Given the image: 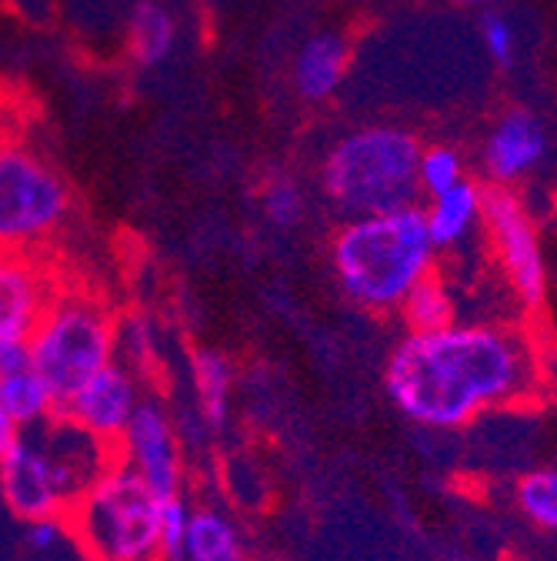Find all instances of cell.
Here are the masks:
<instances>
[{
	"label": "cell",
	"mask_w": 557,
	"mask_h": 561,
	"mask_svg": "<svg viewBox=\"0 0 557 561\" xmlns=\"http://www.w3.org/2000/svg\"><path fill=\"white\" fill-rule=\"evenodd\" d=\"M527 378V347L487 324L407 334L384 365L387 398L421 428H464L491 404L521 394Z\"/></svg>",
	"instance_id": "6da1fadb"
},
{
	"label": "cell",
	"mask_w": 557,
	"mask_h": 561,
	"mask_svg": "<svg viewBox=\"0 0 557 561\" xmlns=\"http://www.w3.org/2000/svg\"><path fill=\"white\" fill-rule=\"evenodd\" d=\"M434 244L421 204L368 218H347L330 238V267L347 301L364 311H397L421 277L434 271Z\"/></svg>",
	"instance_id": "7a4b0ae2"
},
{
	"label": "cell",
	"mask_w": 557,
	"mask_h": 561,
	"mask_svg": "<svg viewBox=\"0 0 557 561\" xmlns=\"http://www.w3.org/2000/svg\"><path fill=\"white\" fill-rule=\"evenodd\" d=\"M114 461L101 445L67 417L27 428L0 455V499L21 518H63L81 491Z\"/></svg>",
	"instance_id": "3957f363"
},
{
	"label": "cell",
	"mask_w": 557,
	"mask_h": 561,
	"mask_svg": "<svg viewBox=\"0 0 557 561\" xmlns=\"http://www.w3.org/2000/svg\"><path fill=\"white\" fill-rule=\"evenodd\" d=\"M421 140L401 124H361L344 130L321 158L317 184L344 218H368L417 204Z\"/></svg>",
	"instance_id": "277c9868"
},
{
	"label": "cell",
	"mask_w": 557,
	"mask_h": 561,
	"mask_svg": "<svg viewBox=\"0 0 557 561\" xmlns=\"http://www.w3.org/2000/svg\"><path fill=\"white\" fill-rule=\"evenodd\" d=\"M161 495L117 458L81 491L63 522L84 561H161Z\"/></svg>",
	"instance_id": "5b68a950"
},
{
	"label": "cell",
	"mask_w": 557,
	"mask_h": 561,
	"mask_svg": "<svg viewBox=\"0 0 557 561\" xmlns=\"http://www.w3.org/2000/svg\"><path fill=\"white\" fill-rule=\"evenodd\" d=\"M114 311L84 288H57L40 314L27 358L50 385L57 404L114 362Z\"/></svg>",
	"instance_id": "8992f818"
},
{
	"label": "cell",
	"mask_w": 557,
	"mask_h": 561,
	"mask_svg": "<svg viewBox=\"0 0 557 561\" xmlns=\"http://www.w3.org/2000/svg\"><path fill=\"white\" fill-rule=\"evenodd\" d=\"M74 210L63 174L27 140L0 137V251L37 254Z\"/></svg>",
	"instance_id": "52a82bcc"
},
{
	"label": "cell",
	"mask_w": 557,
	"mask_h": 561,
	"mask_svg": "<svg viewBox=\"0 0 557 561\" xmlns=\"http://www.w3.org/2000/svg\"><path fill=\"white\" fill-rule=\"evenodd\" d=\"M480 221L521 301L541 305L547 291V267H544L537 228L521 197L504 184L480 187Z\"/></svg>",
	"instance_id": "ba28073f"
},
{
	"label": "cell",
	"mask_w": 557,
	"mask_h": 561,
	"mask_svg": "<svg viewBox=\"0 0 557 561\" xmlns=\"http://www.w3.org/2000/svg\"><path fill=\"white\" fill-rule=\"evenodd\" d=\"M181 445L184 442L177 435V421L167 401L158 394H144L114 445V458L127 465L151 491H158L161 499H167L177 495L184 481Z\"/></svg>",
	"instance_id": "9c48e42d"
},
{
	"label": "cell",
	"mask_w": 557,
	"mask_h": 561,
	"mask_svg": "<svg viewBox=\"0 0 557 561\" xmlns=\"http://www.w3.org/2000/svg\"><path fill=\"white\" fill-rule=\"evenodd\" d=\"M57 288V274L40 254L0 251V371L27 358L31 334Z\"/></svg>",
	"instance_id": "30bf717a"
},
{
	"label": "cell",
	"mask_w": 557,
	"mask_h": 561,
	"mask_svg": "<svg viewBox=\"0 0 557 561\" xmlns=\"http://www.w3.org/2000/svg\"><path fill=\"white\" fill-rule=\"evenodd\" d=\"M141 401H144V378L111 362L94 378H88L71 398L60 401L57 414L78 425L81 432H88L91 438H97L101 445L114 448Z\"/></svg>",
	"instance_id": "8fae6325"
},
{
	"label": "cell",
	"mask_w": 557,
	"mask_h": 561,
	"mask_svg": "<svg viewBox=\"0 0 557 561\" xmlns=\"http://www.w3.org/2000/svg\"><path fill=\"white\" fill-rule=\"evenodd\" d=\"M547 154V130L531 111H508L484 145V168L495 184H511L534 171Z\"/></svg>",
	"instance_id": "7c38bea8"
},
{
	"label": "cell",
	"mask_w": 557,
	"mask_h": 561,
	"mask_svg": "<svg viewBox=\"0 0 557 561\" xmlns=\"http://www.w3.org/2000/svg\"><path fill=\"white\" fill-rule=\"evenodd\" d=\"M351 41H347L340 31H317L311 34L294 60H291V84L294 91L311 101V104H321V101H330L344 81H347V70H351Z\"/></svg>",
	"instance_id": "4fadbf2b"
},
{
	"label": "cell",
	"mask_w": 557,
	"mask_h": 561,
	"mask_svg": "<svg viewBox=\"0 0 557 561\" xmlns=\"http://www.w3.org/2000/svg\"><path fill=\"white\" fill-rule=\"evenodd\" d=\"M194 414L207 435H221L234 408V365L214 347H197L190 355Z\"/></svg>",
	"instance_id": "5bb4252c"
},
{
	"label": "cell",
	"mask_w": 557,
	"mask_h": 561,
	"mask_svg": "<svg viewBox=\"0 0 557 561\" xmlns=\"http://www.w3.org/2000/svg\"><path fill=\"white\" fill-rule=\"evenodd\" d=\"M181 561H247V538L224 508L197 505L190 508Z\"/></svg>",
	"instance_id": "9a60e30c"
},
{
	"label": "cell",
	"mask_w": 557,
	"mask_h": 561,
	"mask_svg": "<svg viewBox=\"0 0 557 561\" xmlns=\"http://www.w3.org/2000/svg\"><path fill=\"white\" fill-rule=\"evenodd\" d=\"M0 401H4L8 414L14 417V425L21 432L47 425V421H54L60 411L50 385L31 365V358H21L11 368L0 371Z\"/></svg>",
	"instance_id": "2e32d148"
},
{
	"label": "cell",
	"mask_w": 557,
	"mask_h": 561,
	"mask_svg": "<svg viewBox=\"0 0 557 561\" xmlns=\"http://www.w3.org/2000/svg\"><path fill=\"white\" fill-rule=\"evenodd\" d=\"M421 210H425L431 244L434 248H454L480 221V187L474 181L461 178L454 187L428 197V207H421Z\"/></svg>",
	"instance_id": "e0dca14e"
},
{
	"label": "cell",
	"mask_w": 557,
	"mask_h": 561,
	"mask_svg": "<svg viewBox=\"0 0 557 561\" xmlns=\"http://www.w3.org/2000/svg\"><path fill=\"white\" fill-rule=\"evenodd\" d=\"M177 47V21L158 0L134 4L127 18V54L137 67H161Z\"/></svg>",
	"instance_id": "ac0fdd59"
},
{
	"label": "cell",
	"mask_w": 557,
	"mask_h": 561,
	"mask_svg": "<svg viewBox=\"0 0 557 561\" xmlns=\"http://www.w3.org/2000/svg\"><path fill=\"white\" fill-rule=\"evenodd\" d=\"M401 318L407 324L410 334H428V331H441V328H451L457 324L454 314V298L448 291L444 280L431 271L428 277H421L417 285L410 288V295L401 301Z\"/></svg>",
	"instance_id": "d6986e66"
},
{
	"label": "cell",
	"mask_w": 557,
	"mask_h": 561,
	"mask_svg": "<svg viewBox=\"0 0 557 561\" xmlns=\"http://www.w3.org/2000/svg\"><path fill=\"white\" fill-rule=\"evenodd\" d=\"M158 331L144 314H127L114 324V362L141 375L144 381L151 378L158 365Z\"/></svg>",
	"instance_id": "ffe728a7"
},
{
	"label": "cell",
	"mask_w": 557,
	"mask_h": 561,
	"mask_svg": "<svg viewBox=\"0 0 557 561\" xmlns=\"http://www.w3.org/2000/svg\"><path fill=\"white\" fill-rule=\"evenodd\" d=\"M260 210L270 228L291 231L307 215V191L294 174H270L260 184Z\"/></svg>",
	"instance_id": "44dd1931"
},
{
	"label": "cell",
	"mask_w": 557,
	"mask_h": 561,
	"mask_svg": "<svg viewBox=\"0 0 557 561\" xmlns=\"http://www.w3.org/2000/svg\"><path fill=\"white\" fill-rule=\"evenodd\" d=\"M518 505L521 512L541 525L557 531V471H531L518 481Z\"/></svg>",
	"instance_id": "7402d4cb"
},
{
	"label": "cell",
	"mask_w": 557,
	"mask_h": 561,
	"mask_svg": "<svg viewBox=\"0 0 557 561\" xmlns=\"http://www.w3.org/2000/svg\"><path fill=\"white\" fill-rule=\"evenodd\" d=\"M461 178H464V161L454 148H448V145L421 148V158H417V191L434 197V194L454 187Z\"/></svg>",
	"instance_id": "603a6c76"
},
{
	"label": "cell",
	"mask_w": 557,
	"mask_h": 561,
	"mask_svg": "<svg viewBox=\"0 0 557 561\" xmlns=\"http://www.w3.org/2000/svg\"><path fill=\"white\" fill-rule=\"evenodd\" d=\"M190 522V505L177 495L161 499V515H158V535H161V561H181L184 535Z\"/></svg>",
	"instance_id": "cb8c5ba5"
},
{
	"label": "cell",
	"mask_w": 557,
	"mask_h": 561,
	"mask_svg": "<svg viewBox=\"0 0 557 561\" xmlns=\"http://www.w3.org/2000/svg\"><path fill=\"white\" fill-rule=\"evenodd\" d=\"M480 41L491 54V60L498 67H511L514 64V54H518V31L511 24V18L498 14V11H487L480 18Z\"/></svg>",
	"instance_id": "d4e9b609"
},
{
	"label": "cell",
	"mask_w": 557,
	"mask_h": 561,
	"mask_svg": "<svg viewBox=\"0 0 557 561\" xmlns=\"http://www.w3.org/2000/svg\"><path fill=\"white\" fill-rule=\"evenodd\" d=\"M27 525V548L34 554H50L57 551L67 538H71V531H67V522L63 518H37V522H24Z\"/></svg>",
	"instance_id": "484cf974"
},
{
	"label": "cell",
	"mask_w": 557,
	"mask_h": 561,
	"mask_svg": "<svg viewBox=\"0 0 557 561\" xmlns=\"http://www.w3.org/2000/svg\"><path fill=\"white\" fill-rule=\"evenodd\" d=\"M21 435V428L14 425V417L8 414V408H4V401H0V455H4L11 445H14V438Z\"/></svg>",
	"instance_id": "4316f807"
},
{
	"label": "cell",
	"mask_w": 557,
	"mask_h": 561,
	"mask_svg": "<svg viewBox=\"0 0 557 561\" xmlns=\"http://www.w3.org/2000/svg\"><path fill=\"white\" fill-rule=\"evenodd\" d=\"M451 4H461V8H495L501 0H451Z\"/></svg>",
	"instance_id": "83f0119b"
}]
</instances>
